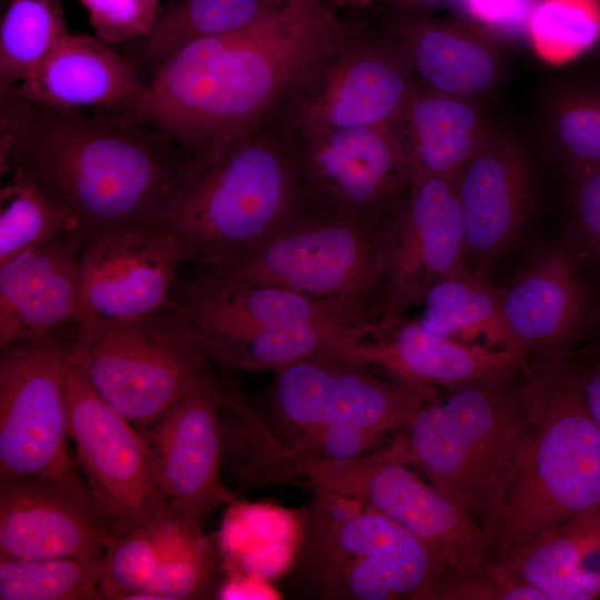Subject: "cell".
I'll use <instances>...</instances> for the list:
<instances>
[{
	"mask_svg": "<svg viewBox=\"0 0 600 600\" xmlns=\"http://www.w3.org/2000/svg\"><path fill=\"white\" fill-rule=\"evenodd\" d=\"M372 324V323H370ZM349 320H320L247 334H197L214 362L256 372L321 353L334 342L368 328Z\"/></svg>",
	"mask_w": 600,
	"mask_h": 600,
	"instance_id": "obj_30",
	"label": "cell"
},
{
	"mask_svg": "<svg viewBox=\"0 0 600 600\" xmlns=\"http://www.w3.org/2000/svg\"><path fill=\"white\" fill-rule=\"evenodd\" d=\"M487 30H526L533 0H454Z\"/></svg>",
	"mask_w": 600,
	"mask_h": 600,
	"instance_id": "obj_41",
	"label": "cell"
},
{
	"mask_svg": "<svg viewBox=\"0 0 600 600\" xmlns=\"http://www.w3.org/2000/svg\"><path fill=\"white\" fill-rule=\"evenodd\" d=\"M112 536L89 492L50 478L0 477V559L96 557Z\"/></svg>",
	"mask_w": 600,
	"mask_h": 600,
	"instance_id": "obj_19",
	"label": "cell"
},
{
	"mask_svg": "<svg viewBox=\"0 0 600 600\" xmlns=\"http://www.w3.org/2000/svg\"><path fill=\"white\" fill-rule=\"evenodd\" d=\"M513 373L453 387L403 428L410 466L481 528L510 477L531 418L533 376L516 383Z\"/></svg>",
	"mask_w": 600,
	"mask_h": 600,
	"instance_id": "obj_5",
	"label": "cell"
},
{
	"mask_svg": "<svg viewBox=\"0 0 600 600\" xmlns=\"http://www.w3.org/2000/svg\"><path fill=\"white\" fill-rule=\"evenodd\" d=\"M437 399L377 374L363 366L319 353L274 370L269 401L298 433L323 426H350L387 433L404 428Z\"/></svg>",
	"mask_w": 600,
	"mask_h": 600,
	"instance_id": "obj_14",
	"label": "cell"
},
{
	"mask_svg": "<svg viewBox=\"0 0 600 600\" xmlns=\"http://www.w3.org/2000/svg\"><path fill=\"white\" fill-rule=\"evenodd\" d=\"M456 178L467 259L484 267L513 240L533 194V168L523 139L504 126L490 131ZM482 274V273H481Z\"/></svg>",
	"mask_w": 600,
	"mask_h": 600,
	"instance_id": "obj_20",
	"label": "cell"
},
{
	"mask_svg": "<svg viewBox=\"0 0 600 600\" xmlns=\"http://www.w3.org/2000/svg\"><path fill=\"white\" fill-rule=\"evenodd\" d=\"M97 37L109 44L148 34L161 9L160 0H80Z\"/></svg>",
	"mask_w": 600,
	"mask_h": 600,
	"instance_id": "obj_38",
	"label": "cell"
},
{
	"mask_svg": "<svg viewBox=\"0 0 600 600\" xmlns=\"http://www.w3.org/2000/svg\"><path fill=\"white\" fill-rule=\"evenodd\" d=\"M104 563V553L88 558L0 559V599H102Z\"/></svg>",
	"mask_w": 600,
	"mask_h": 600,
	"instance_id": "obj_35",
	"label": "cell"
},
{
	"mask_svg": "<svg viewBox=\"0 0 600 600\" xmlns=\"http://www.w3.org/2000/svg\"><path fill=\"white\" fill-rule=\"evenodd\" d=\"M501 312L516 349L554 347L568 341L584 316V298L570 256L551 249L504 289Z\"/></svg>",
	"mask_w": 600,
	"mask_h": 600,
	"instance_id": "obj_25",
	"label": "cell"
},
{
	"mask_svg": "<svg viewBox=\"0 0 600 600\" xmlns=\"http://www.w3.org/2000/svg\"><path fill=\"white\" fill-rule=\"evenodd\" d=\"M346 21L341 43L267 122L278 133L386 126L402 116L419 88L404 47L371 16Z\"/></svg>",
	"mask_w": 600,
	"mask_h": 600,
	"instance_id": "obj_10",
	"label": "cell"
},
{
	"mask_svg": "<svg viewBox=\"0 0 600 600\" xmlns=\"http://www.w3.org/2000/svg\"><path fill=\"white\" fill-rule=\"evenodd\" d=\"M394 222L307 211L258 246L202 270L284 288L374 323L383 317L387 248Z\"/></svg>",
	"mask_w": 600,
	"mask_h": 600,
	"instance_id": "obj_7",
	"label": "cell"
},
{
	"mask_svg": "<svg viewBox=\"0 0 600 600\" xmlns=\"http://www.w3.org/2000/svg\"><path fill=\"white\" fill-rule=\"evenodd\" d=\"M568 209L573 234L600 261V169L568 176Z\"/></svg>",
	"mask_w": 600,
	"mask_h": 600,
	"instance_id": "obj_40",
	"label": "cell"
},
{
	"mask_svg": "<svg viewBox=\"0 0 600 600\" xmlns=\"http://www.w3.org/2000/svg\"><path fill=\"white\" fill-rule=\"evenodd\" d=\"M191 259L182 239L159 221L87 234L79 262L76 324L141 317L167 308L178 269Z\"/></svg>",
	"mask_w": 600,
	"mask_h": 600,
	"instance_id": "obj_15",
	"label": "cell"
},
{
	"mask_svg": "<svg viewBox=\"0 0 600 600\" xmlns=\"http://www.w3.org/2000/svg\"><path fill=\"white\" fill-rule=\"evenodd\" d=\"M578 374L587 407L600 428V361Z\"/></svg>",
	"mask_w": 600,
	"mask_h": 600,
	"instance_id": "obj_42",
	"label": "cell"
},
{
	"mask_svg": "<svg viewBox=\"0 0 600 600\" xmlns=\"http://www.w3.org/2000/svg\"><path fill=\"white\" fill-rule=\"evenodd\" d=\"M307 211L286 148L264 123L192 157L159 222L209 268L258 246Z\"/></svg>",
	"mask_w": 600,
	"mask_h": 600,
	"instance_id": "obj_3",
	"label": "cell"
},
{
	"mask_svg": "<svg viewBox=\"0 0 600 600\" xmlns=\"http://www.w3.org/2000/svg\"><path fill=\"white\" fill-rule=\"evenodd\" d=\"M163 522L110 538L100 586L102 599H138L148 590L161 559Z\"/></svg>",
	"mask_w": 600,
	"mask_h": 600,
	"instance_id": "obj_37",
	"label": "cell"
},
{
	"mask_svg": "<svg viewBox=\"0 0 600 600\" xmlns=\"http://www.w3.org/2000/svg\"><path fill=\"white\" fill-rule=\"evenodd\" d=\"M170 306L187 318L197 334H247L336 319L369 324L331 303L207 270L177 282Z\"/></svg>",
	"mask_w": 600,
	"mask_h": 600,
	"instance_id": "obj_23",
	"label": "cell"
},
{
	"mask_svg": "<svg viewBox=\"0 0 600 600\" xmlns=\"http://www.w3.org/2000/svg\"><path fill=\"white\" fill-rule=\"evenodd\" d=\"M399 129L417 177H456L487 138L492 122L482 102L419 86Z\"/></svg>",
	"mask_w": 600,
	"mask_h": 600,
	"instance_id": "obj_26",
	"label": "cell"
},
{
	"mask_svg": "<svg viewBox=\"0 0 600 600\" xmlns=\"http://www.w3.org/2000/svg\"><path fill=\"white\" fill-rule=\"evenodd\" d=\"M68 34L62 0H11L0 26V90L24 80Z\"/></svg>",
	"mask_w": 600,
	"mask_h": 600,
	"instance_id": "obj_34",
	"label": "cell"
},
{
	"mask_svg": "<svg viewBox=\"0 0 600 600\" xmlns=\"http://www.w3.org/2000/svg\"><path fill=\"white\" fill-rule=\"evenodd\" d=\"M410 467L399 434L380 451L351 460L261 463L254 483L294 484L358 499L422 541L447 569V581L474 572L490 550L482 528Z\"/></svg>",
	"mask_w": 600,
	"mask_h": 600,
	"instance_id": "obj_9",
	"label": "cell"
},
{
	"mask_svg": "<svg viewBox=\"0 0 600 600\" xmlns=\"http://www.w3.org/2000/svg\"><path fill=\"white\" fill-rule=\"evenodd\" d=\"M487 559L474 572L444 583L443 600H547L544 594L499 558Z\"/></svg>",
	"mask_w": 600,
	"mask_h": 600,
	"instance_id": "obj_39",
	"label": "cell"
},
{
	"mask_svg": "<svg viewBox=\"0 0 600 600\" xmlns=\"http://www.w3.org/2000/svg\"><path fill=\"white\" fill-rule=\"evenodd\" d=\"M226 381L213 370L137 428L170 512L198 523L232 498L221 479Z\"/></svg>",
	"mask_w": 600,
	"mask_h": 600,
	"instance_id": "obj_16",
	"label": "cell"
},
{
	"mask_svg": "<svg viewBox=\"0 0 600 600\" xmlns=\"http://www.w3.org/2000/svg\"><path fill=\"white\" fill-rule=\"evenodd\" d=\"M0 191V264L56 237L83 230L77 214L29 174L12 170Z\"/></svg>",
	"mask_w": 600,
	"mask_h": 600,
	"instance_id": "obj_32",
	"label": "cell"
},
{
	"mask_svg": "<svg viewBox=\"0 0 600 600\" xmlns=\"http://www.w3.org/2000/svg\"><path fill=\"white\" fill-rule=\"evenodd\" d=\"M321 353L384 372L403 386L434 392L516 372L522 353L472 346L424 329L418 320H380Z\"/></svg>",
	"mask_w": 600,
	"mask_h": 600,
	"instance_id": "obj_18",
	"label": "cell"
},
{
	"mask_svg": "<svg viewBox=\"0 0 600 600\" xmlns=\"http://www.w3.org/2000/svg\"><path fill=\"white\" fill-rule=\"evenodd\" d=\"M526 32L542 61H571L600 39V0H533Z\"/></svg>",
	"mask_w": 600,
	"mask_h": 600,
	"instance_id": "obj_36",
	"label": "cell"
},
{
	"mask_svg": "<svg viewBox=\"0 0 600 600\" xmlns=\"http://www.w3.org/2000/svg\"><path fill=\"white\" fill-rule=\"evenodd\" d=\"M469 270L456 178H414L389 236L381 320L402 318L433 284Z\"/></svg>",
	"mask_w": 600,
	"mask_h": 600,
	"instance_id": "obj_17",
	"label": "cell"
},
{
	"mask_svg": "<svg viewBox=\"0 0 600 600\" xmlns=\"http://www.w3.org/2000/svg\"><path fill=\"white\" fill-rule=\"evenodd\" d=\"M497 558L547 600L600 599V507Z\"/></svg>",
	"mask_w": 600,
	"mask_h": 600,
	"instance_id": "obj_27",
	"label": "cell"
},
{
	"mask_svg": "<svg viewBox=\"0 0 600 600\" xmlns=\"http://www.w3.org/2000/svg\"><path fill=\"white\" fill-rule=\"evenodd\" d=\"M213 541L200 523L172 516L161 527V559L148 588L138 599H204L217 581Z\"/></svg>",
	"mask_w": 600,
	"mask_h": 600,
	"instance_id": "obj_33",
	"label": "cell"
},
{
	"mask_svg": "<svg viewBox=\"0 0 600 600\" xmlns=\"http://www.w3.org/2000/svg\"><path fill=\"white\" fill-rule=\"evenodd\" d=\"M144 87L137 66L109 43L88 34H68L31 74L0 91L47 107H92L117 113L131 104Z\"/></svg>",
	"mask_w": 600,
	"mask_h": 600,
	"instance_id": "obj_24",
	"label": "cell"
},
{
	"mask_svg": "<svg viewBox=\"0 0 600 600\" xmlns=\"http://www.w3.org/2000/svg\"><path fill=\"white\" fill-rule=\"evenodd\" d=\"M62 348L76 368L136 428L163 414L214 360L172 306L141 317L74 324Z\"/></svg>",
	"mask_w": 600,
	"mask_h": 600,
	"instance_id": "obj_8",
	"label": "cell"
},
{
	"mask_svg": "<svg viewBox=\"0 0 600 600\" xmlns=\"http://www.w3.org/2000/svg\"><path fill=\"white\" fill-rule=\"evenodd\" d=\"M86 237L83 230L62 234L0 264L1 350L77 323Z\"/></svg>",
	"mask_w": 600,
	"mask_h": 600,
	"instance_id": "obj_22",
	"label": "cell"
},
{
	"mask_svg": "<svg viewBox=\"0 0 600 600\" xmlns=\"http://www.w3.org/2000/svg\"><path fill=\"white\" fill-rule=\"evenodd\" d=\"M192 156L157 129L0 91V168L21 170L83 231L157 222Z\"/></svg>",
	"mask_w": 600,
	"mask_h": 600,
	"instance_id": "obj_2",
	"label": "cell"
},
{
	"mask_svg": "<svg viewBox=\"0 0 600 600\" xmlns=\"http://www.w3.org/2000/svg\"><path fill=\"white\" fill-rule=\"evenodd\" d=\"M69 370L54 336L1 350L0 477L50 478L89 492L69 447Z\"/></svg>",
	"mask_w": 600,
	"mask_h": 600,
	"instance_id": "obj_12",
	"label": "cell"
},
{
	"mask_svg": "<svg viewBox=\"0 0 600 600\" xmlns=\"http://www.w3.org/2000/svg\"><path fill=\"white\" fill-rule=\"evenodd\" d=\"M371 17L402 43L424 89L482 102L504 79L502 43L483 27L387 8Z\"/></svg>",
	"mask_w": 600,
	"mask_h": 600,
	"instance_id": "obj_21",
	"label": "cell"
},
{
	"mask_svg": "<svg viewBox=\"0 0 600 600\" xmlns=\"http://www.w3.org/2000/svg\"><path fill=\"white\" fill-rule=\"evenodd\" d=\"M278 136L309 211L382 223L397 220L414 174L396 123Z\"/></svg>",
	"mask_w": 600,
	"mask_h": 600,
	"instance_id": "obj_11",
	"label": "cell"
},
{
	"mask_svg": "<svg viewBox=\"0 0 600 600\" xmlns=\"http://www.w3.org/2000/svg\"><path fill=\"white\" fill-rule=\"evenodd\" d=\"M536 140L567 172L600 169V78L574 76L541 93Z\"/></svg>",
	"mask_w": 600,
	"mask_h": 600,
	"instance_id": "obj_28",
	"label": "cell"
},
{
	"mask_svg": "<svg viewBox=\"0 0 600 600\" xmlns=\"http://www.w3.org/2000/svg\"><path fill=\"white\" fill-rule=\"evenodd\" d=\"M282 0H167L151 31L134 40L130 60L153 73L174 52L203 38L256 22Z\"/></svg>",
	"mask_w": 600,
	"mask_h": 600,
	"instance_id": "obj_29",
	"label": "cell"
},
{
	"mask_svg": "<svg viewBox=\"0 0 600 600\" xmlns=\"http://www.w3.org/2000/svg\"><path fill=\"white\" fill-rule=\"evenodd\" d=\"M421 302L423 310L417 320L428 331L451 339L484 336L491 347L519 352L501 312L499 290L483 274L469 270L441 280Z\"/></svg>",
	"mask_w": 600,
	"mask_h": 600,
	"instance_id": "obj_31",
	"label": "cell"
},
{
	"mask_svg": "<svg viewBox=\"0 0 600 600\" xmlns=\"http://www.w3.org/2000/svg\"><path fill=\"white\" fill-rule=\"evenodd\" d=\"M346 33V19L324 0H282L243 29L182 47L112 114L162 131L198 157L267 123Z\"/></svg>",
	"mask_w": 600,
	"mask_h": 600,
	"instance_id": "obj_1",
	"label": "cell"
},
{
	"mask_svg": "<svg viewBox=\"0 0 600 600\" xmlns=\"http://www.w3.org/2000/svg\"><path fill=\"white\" fill-rule=\"evenodd\" d=\"M68 414L78 466L113 534L172 517L138 429L72 366Z\"/></svg>",
	"mask_w": 600,
	"mask_h": 600,
	"instance_id": "obj_13",
	"label": "cell"
},
{
	"mask_svg": "<svg viewBox=\"0 0 600 600\" xmlns=\"http://www.w3.org/2000/svg\"><path fill=\"white\" fill-rule=\"evenodd\" d=\"M330 7L361 13L374 7L376 0H324Z\"/></svg>",
	"mask_w": 600,
	"mask_h": 600,
	"instance_id": "obj_44",
	"label": "cell"
},
{
	"mask_svg": "<svg viewBox=\"0 0 600 600\" xmlns=\"http://www.w3.org/2000/svg\"><path fill=\"white\" fill-rule=\"evenodd\" d=\"M454 0H376L374 6H383L387 9L431 13L434 9Z\"/></svg>",
	"mask_w": 600,
	"mask_h": 600,
	"instance_id": "obj_43",
	"label": "cell"
},
{
	"mask_svg": "<svg viewBox=\"0 0 600 600\" xmlns=\"http://www.w3.org/2000/svg\"><path fill=\"white\" fill-rule=\"evenodd\" d=\"M533 381L526 438L482 524L498 556L600 507V428L584 401L578 371L552 369Z\"/></svg>",
	"mask_w": 600,
	"mask_h": 600,
	"instance_id": "obj_4",
	"label": "cell"
},
{
	"mask_svg": "<svg viewBox=\"0 0 600 600\" xmlns=\"http://www.w3.org/2000/svg\"><path fill=\"white\" fill-rule=\"evenodd\" d=\"M448 571L401 526L351 497L316 491L291 573L300 596L327 600L438 599Z\"/></svg>",
	"mask_w": 600,
	"mask_h": 600,
	"instance_id": "obj_6",
	"label": "cell"
}]
</instances>
